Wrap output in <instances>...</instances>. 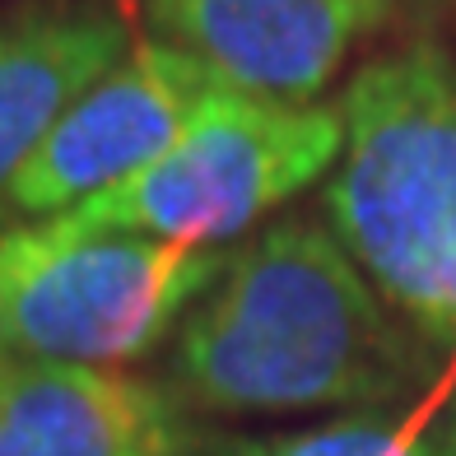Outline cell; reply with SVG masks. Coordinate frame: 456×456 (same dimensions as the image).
<instances>
[{"instance_id": "6da1fadb", "label": "cell", "mask_w": 456, "mask_h": 456, "mask_svg": "<svg viewBox=\"0 0 456 456\" xmlns=\"http://www.w3.org/2000/svg\"><path fill=\"white\" fill-rule=\"evenodd\" d=\"M433 372L438 354L317 219H275L228 252L168 354V387L205 414L391 410Z\"/></svg>"}, {"instance_id": "7a4b0ae2", "label": "cell", "mask_w": 456, "mask_h": 456, "mask_svg": "<svg viewBox=\"0 0 456 456\" xmlns=\"http://www.w3.org/2000/svg\"><path fill=\"white\" fill-rule=\"evenodd\" d=\"M345 144L326 228L382 303L438 359H456V56L414 37L340 94Z\"/></svg>"}, {"instance_id": "3957f363", "label": "cell", "mask_w": 456, "mask_h": 456, "mask_svg": "<svg viewBox=\"0 0 456 456\" xmlns=\"http://www.w3.org/2000/svg\"><path fill=\"white\" fill-rule=\"evenodd\" d=\"M215 247L79 228H0V354L126 368L173 336L224 271Z\"/></svg>"}, {"instance_id": "277c9868", "label": "cell", "mask_w": 456, "mask_h": 456, "mask_svg": "<svg viewBox=\"0 0 456 456\" xmlns=\"http://www.w3.org/2000/svg\"><path fill=\"white\" fill-rule=\"evenodd\" d=\"M340 144V102H280L215 85L150 168L66 219L224 252V242L242 238L317 177H330Z\"/></svg>"}, {"instance_id": "5b68a950", "label": "cell", "mask_w": 456, "mask_h": 456, "mask_svg": "<svg viewBox=\"0 0 456 456\" xmlns=\"http://www.w3.org/2000/svg\"><path fill=\"white\" fill-rule=\"evenodd\" d=\"M215 85L219 79L196 56L163 37L131 43L52 126L43 150L19 173L10 210L24 219H56L144 173Z\"/></svg>"}, {"instance_id": "8992f818", "label": "cell", "mask_w": 456, "mask_h": 456, "mask_svg": "<svg viewBox=\"0 0 456 456\" xmlns=\"http://www.w3.org/2000/svg\"><path fill=\"white\" fill-rule=\"evenodd\" d=\"M401 0H144L150 37L196 56L219 85L317 102Z\"/></svg>"}, {"instance_id": "52a82bcc", "label": "cell", "mask_w": 456, "mask_h": 456, "mask_svg": "<svg viewBox=\"0 0 456 456\" xmlns=\"http://www.w3.org/2000/svg\"><path fill=\"white\" fill-rule=\"evenodd\" d=\"M200 428L168 382L102 363L0 354V456H196Z\"/></svg>"}, {"instance_id": "ba28073f", "label": "cell", "mask_w": 456, "mask_h": 456, "mask_svg": "<svg viewBox=\"0 0 456 456\" xmlns=\"http://www.w3.org/2000/svg\"><path fill=\"white\" fill-rule=\"evenodd\" d=\"M126 47V24L102 0H28L0 10V219L14 215V182L52 126Z\"/></svg>"}, {"instance_id": "9c48e42d", "label": "cell", "mask_w": 456, "mask_h": 456, "mask_svg": "<svg viewBox=\"0 0 456 456\" xmlns=\"http://www.w3.org/2000/svg\"><path fill=\"white\" fill-rule=\"evenodd\" d=\"M200 456H456V401L438 410H363L298 433L215 443Z\"/></svg>"}]
</instances>
